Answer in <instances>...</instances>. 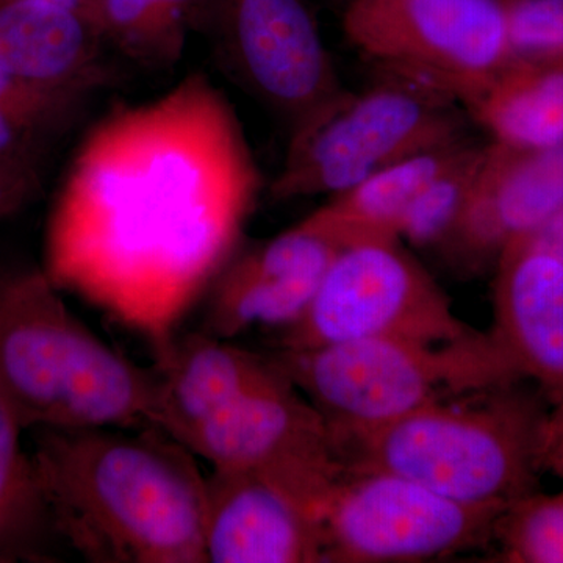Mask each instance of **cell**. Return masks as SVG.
<instances>
[{
	"label": "cell",
	"instance_id": "obj_14",
	"mask_svg": "<svg viewBox=\"0 0 563 563\" xmlns=\"http://www.w3.org/2000/svg\"><path fill=\"white\" fill-rule=\"evenodd\" d=\"M206 559L324 562L320 510L265 474L213 468L207 476Z\"/></svg>",
	"mask_w": 563,
	"mask_h": 563
},
{
	"label": "cell",
	"instance_id": "obj_3",
	"mask_svg": "<svg viewBox=\"0 0 563 563\" xmlns=\"http://www.w3.org/2000/svg\"><path fill=\"white\" fill-rule=\"evenodd\" d=\"M43 266L0 263V399L22 432L155 428L161 373L70 312Z\"/></svg>",
	"mask_w": 563,
	"mask_h": 563
},
{
	"label": "cell",
	"instance_id": "obj_23",
	"mask_svg": "<svg viewBox=\"0 0 563 563\" xmlns=\"http://www.w3.org/2000/svg\"><path fill=\"white\" fill-rule=\"evenodd\" d=\"M487 146L488 141H473L421 192L402 222L399 239L404 244L440 252L450 242L476 187Z\"/></svg>",
	"mask_w": 563,
	"mask_h": 563
},
{
	"label": "cell",
	"instance_id": "obj_8",
	"mask_svg": "<svg viewBox=\"0 0 563 563\" xmlns=\"http://www.w3.org/2000/svg\"><path fill=\"white\" fill-rule=\"evenodd\" d=\"M280 332L279 350L362 339L443 344L484 333L454 313L450 296L401 240L343 247L307 312Z\"/></svg>",
	"mask_w": 563,
	"mask_h": 563
},
{
	"label": "cell",
	"instance_id": "obj_28",
	"mask_svg": "<svg viewBox=\"0 0 563 563\" xmlns=\"http://www.w3.org/2000/svg\"><path fill=\"white\" fill-rule=\"evenodd\" d=\"M523 240L550 251L551 254L558 255L563 261V207L558 213L553 214L539 231L532 235L526 236Z\"/></svg>",
	"mask_w": 563,
	"mask_h": 563
},
{
	"label": "cell",
	"instance_id": "obj_17",
	"mask_svg": "<svg viewBox=\"0 0 563 563\" xmlns=\"http://www.w3.org/2000/svg\"><path fill=\"white\" fill-rule=\"evenodd\" d=\"M229 342L203 331L174 339L165 358L154 363L161 373L155 428L179 439L236 399L288 379L273 355Z\"/></svg>",
	"mask_w": 563,
	"mask_h": 563
},
{
	"label": "cell",
	"instance_id": "obj_22",
	"mask_svg": "<svg viewBox=\"0 0 563 563\" xmlns=\"http://www.w3.org/2000/svg\"><path fill=\"white\" fill-rule=\"evenodd\" d=\"M210 0H102L99 32L107 47L147 69L174 68L201 33Z\"/></svg>",
	"mask_w": 563,
	"mask_h": 563
},
{
	"label": "cell",
	"instance_id": "obj_4",
	"mask_svg": "<svg viewBox=\"0 0 563 563\" xmlns=\"http://www.w3.org/2000/svg\"><path fill=\"white\" fill-rule=\"evenodd\" d=\"M521 384L422 407L336 444L350 470L398 474L468 506L504 510L539 487L550 407ZM550 406V404H548Z\"/></svg>",
	"mask_w": 563,
	"mask_h": 563
},
{
	"label": "cell",
	"instance_id": "obj_25",
	"mask_svg": "<svg viewBox=\"0 0 563 563\" xmlns=\"http://www.w3.org/2000/svg\"><path fill=\"white\" fill-rule=\"evenodd\" d=\"M510 57L563 62V0H501Z\"/></svg>",
	"mask_w": 563,
	"mask_h": 563
},
{
	"label": "cell",
	"instance_id": "obj_12",
	"mask_svg": "<svg viewBox=\"0 0 563 563\" xmlns=\"http://www.w3.org/2000/svg\"><path fill=\"white\" fill-rule=\"evenodd\" d=\"M343 247L303 218L250 247H240L203 296L201 331L232 340L252 328L285 329L309 309Z\"/></svg>",
	"mask_w": 563,
	"mask_h": 563
},
{
	"label": "cell",
	"instance_id": "obj_10",
	"mask_svg": "<svg viewBox=\"0 0 563 563\" xmlns=\"http://www.w3.org/2000/svg\"><path fill=\"white\" fill-rule=\"evenodd\" d=\"M201 33L221 73L288 129L343 88L303 0H210Z\"/></svg>",
	"mask_w": 563,
	"mask_h": 563
},
{
	"label": "cell",
	"instance_id": "obj_5",
	"mask_svg": "<svg viewBox=\"0 0 563 563\" xmlns=\"http://www.w3.org/2000/svg\"><path fill=\"white\" fill-rule=\"evenodd\" d=\"M272 355L321 415L335 444L431 404L525 383L490 332L455 343L362 339Z\"/></svg>",
	"mask_w": 563,
	"mask_h": 563
},
{
	"label": "cell",
	"instance_id": "obj_11",
	"mask_svg": "<svg viewBox=\"0 0 563 563\" xmlns=\"http://www.w3.org/2000/svg\"><path fill=\"white\" fill-rule=\"evenodd\" d=\"M176 440L211 468L272 477L320 514L346 472L331 429L290 377L236 399Z\"/></svg>",
	"mask_w": 563,
	"mask_h": 563
},
{
	"label": "cell",
	"instance_id": "obj_18",
	"mask_svg": "<svg viewBox=\"0 0 563 563\" xmlns=\"http://www.w3.org/2000/svg\"><path fill=\"white\" fill-rule=\"evenodd\" d=\"M474 140L444 141L366 177L350 190L331 196L307 220L342 247L376 240H401L402 222L415 201Z\"/></svg>",
	"mask_w": 563,
	"mask_h": 563
},
{
	"label": "cell",
	"instance_id": "obj_30",
	"mask_svg": "<svg viewBox=\"0 0 563 563\" xmlns=\"http://www.w3.org/2000/svg\"><path fill=\"white\" fill-rule=\"evenodd\" d=\"M322 2L329 3L332 7H339L340 10H343V7L346 5L347 0H322Z\"/></svg>",
	"mask_w": 563,
	"mask_h": 563
},
{
	"label": "cell",
	"instance_id": "obj_6",
	"mask_svg": "<svg viewBox=\"0 0 563 563\" xmlns=\"http://www.w3.org/2000/svg\"><path fill=\"white\" fill-rule=\"evenodd\" d=\"M468 135L463 109L440 92L377 74L361 90L342 88L288 129L273 201L335 196L393 163Z\"/></svg>",
	"mask_w": 563,
	"mask_h": 563
},
{
	"label": "cell",
	"instance_id": "obj_19",
	"mask_svg": "<svg viewBox=\"0 0 563 563\" xmlns=\"http://www.w3.org/2000/svg\"><path fill=\"white\" fill-rule=\"evenodd\" d=\"M466 113L493 143L529 151L563 146V62L512 55Z\"/></svg>",
	"mask_w": 563,
	"mask_h": 563
},
{
	"label": "cell",
	"instance_id": "obj_13",
	"mask_svg": "<svg viewBox=\"0 0 563 563\" xmlns=\"http://www.w3.org/2000/svg\"><path fill=\"white\" fill-rule=\"evenodd\" d=\"M563 207V146L515 150L488 140L476 187L440 254L461 272L495 266Z\"/></svg>",
	"mask_w": 563,
	"mask_h": 563
},
{
	"label": "cell",
	"instance_id": "obj_7",
	"mask_svg": "<svg viewBox=\"0 0 563 563\" xmlns=\"http://www.w3.org/2000/svg\"><path fill=\"white\" fill-rule=\"evenodd\" d=\"M350 46L377 74L472 109L510 58L501 0H347Z\"/></svg>",
	"mask_w": 563,
	"mask_h": 563
},
{
	"label": "cell",
	"instance_id": "obj_20",
	"mask_svg": "<svg viewBox=\"0 0 563 563\" xmlns=\"http://www.w3.org/2000/svg\"><path fill=\"white\" fill-rule=\"evenodd\" d=\"M92 98L0 73V162L43 177L51 154L79 124Z\"/></svg>",
	"mask_w": 563,
	"mask_h": 563
},
{
	"label": "cell",
	"instance_id": "obj_16",
	"mask_svg": "<svg viewBox=\"0 0 563 563\" xmlns=\"http://www.w3.org/2000/svg\"><path fill=\"white\" fill-rule=\"evenodd\" d=\"M106 49L98 29L74 11L0 0V73L7 76L96 96L118 80Z\"/></svg>",
	"mask_w": 563,
	"mask_h": 563
},
{
	"label": "cell",
	"instance_id": "obj_2",
	"mask_svg": "<svg viewBox=\"0 0 563 563\" xmlns=\"http://www.w3.org/2000/svg\"><path fill=\"white\" fill-rule=\"evenodd\" d=\"M32 459L62 543L91 563H207V476L158 428L40 429Z\"/></svg>",
	"mask_w": 563,
	"mask_h": 563
},
{
	"label": "cell",
	"instance_id": "obj_26",
	"mask_svg": "<svg viewBox=\"0 0 563 563\" xmlns=\"http://www.w3.org/2000/svg\"><path fill=\"white\" fill-rule=\"evenodd\" d=\"M43 177L0 162V222L20 213L36 198Z\"/></svg>",
	"mask_w": 563,
	"mask_h": 563
},
{
	"label": "cell",
	"instance_id": "obj_21",
	"mask_svg": "<svg viewBox=\"0 0 563 563\" xmlns=\"http://www.w3.org/2000/svg\"><path fill=\"white\" fill-rule=\"evenodd\" d=\"M21 433L0 399V563L55 562L62 542Z\"/></svg>",
	"mask_w": 563,
	"mask_h": 563
},
{
	"label": "cell",
	"instance_id": "obj_27",
	"mask_svg": "<svg viewBox=\"0 0 563 563\" xmlns=\"http://www.w3.org/2000/svg\"><path fill=\"white\" fill-rule=\"evenodd\" d=\"M543 470L563 485V407H550L543 432Z\"/></svg>",
	"mask_w": 563,
	"mask_h": 563
},
{
	"label": "cell",
	"instance_id": "obj_9",
	"mask_svg": "<svg viewBox=\"0 0 563 563\" xmlns=\"http://www.w3.org/2000/svg\"><path fill=\"white\" fill-rule=\"evenodd\" d=\"M501 514L454 501L398 474L346 468L321 507L324 562L453 558L492 543Z\"/></svg>",
	"mask_w": 563,
	"mask_h": 563
},
{
	"label": "cell",
	"instance_id": "obj_24",
	"mask_svg": "<svg viewBox=\"0 0 563 563\" xmlns=\"http://www.w3.org/2000/svg\"><path fill=\"white\" fill-rule=\"evenodd\" d=\"M493 542L512 563H563V485L559 493H529L496 520Z\"/></svg>",
	"mask_w": 563,
	"mask_h": 563
},
{
	"label": "cell",
	"instance_id": "obj_15",
	"mask_svg": "<svg viewBox=\"0 0 563 563\" xmlns=\"http://www.w3.org/2000/svg\"><path fill=\"white\" fill-rule=\"evenodd\" d=\"M492 339L550 407H563V261L529 240L503 252L493 282Z\"/></svg>",
	"mask_w": 563,
	"mask_h": 563
},
{
	"label": "cell",
	"instance_id": "obj_1",
	"mask_svg": "<svg viewBox=\"0 0 563 563\" xmlns=\"http://www.w3.org/2000/svg\"><path fill=\"white\" fill-rule=\"evenodd\" d=\"M263 176L239 114L203 73L85 133L47 218L43 268L163 361L242 247Z\"/></svg>",
	"mask_w": 563,
	"mask_h": 563
},
{
	"label": "cell",
	"instance_id": "obj_29",
	"mask_svg": "<svg viewBox=\"0 0 563 563\" xmlns=\"http://www.w3.org/2000/svg\"><path fill=\"white\" fill-rule=\"evenodd\" d=\"M85 2H87L88 9H90L92 20H95L96 27L99 31V14H101L102 0H85Z\"/></svg>",
	"mask_w": 563,
	"mask_h": 563
}]
</instances>
